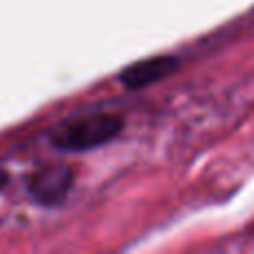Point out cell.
<instances>
[{
	"instance_id": "1",
	"label": "cell",
	"mask_w": 254,
	"mask_h": 254,
	"mask_svg": "<svg viewBox=\"0 0 254 254\" xmlns=\"http://www.w3.org/2000/svg\"><path fill=\"white\" fill-rule=\"evenodd\" d=\"M125 119L114 112H94L63 121L49 134V140L61 152H89L103 147L121 136Z\"/></svg>"
},
{
	"instance_id": "2",
	"label": "cell",
	"mask_w": 254,
	"mask_h": 254,
	"mask_svg": "<svg viewBox=\"0 0 254 254\" xmlns=\"http://www.w3.org/2000/svg\"><path fill=\"white\" fill-rule=\"evenodd\" d=\"M74 183V170L65 163H49L29 176L27 190L29 196L40 205H58L65 201Z\"/></svg>"
},
{
	"instance_id": "3",
	"label": "cell",
	"mask_w": 254,
	"mask_h": 254,
	"mask_svg": "<svg viewBox=\"0 0 254 254\" xmlns=\"http://www.w3.org/2000/svg\"><path fill=\"white\" fill-rule=\"evenodd\" d=\"M179 67H181V61L176 56H167V54L165 56H152V58H145V61H138L134 65L125 67L119 78L127 89L136 92V89H145L149 85L172 76Z\"/></svg>"
},
{
	"instance_id": "4",
	"label": "cell",
	"mask_w": 254,
	"mask_h": 254,
	"mask_svg": "<svg viewBox=\"0 0 254 254\" xmlns=\"http://www.w3.org/2000/svg\"><path fill=\"white\" fill-rule=\"evenodd\" d=\"M7 181H9L7 172H4V170H0V190H2V188H4V185H7Z\"/></svg>"
}]
</instances>
